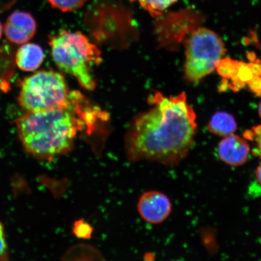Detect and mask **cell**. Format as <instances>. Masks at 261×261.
<instances>
[{
	"label": "cell",
	"mask_w": 261,
	"mask_h": 261,
	"mask_svg": "<svg viewBox=\"0 0 261 261\" xmlns=\"http://www.w3.org/2000/svg\"><path fill=\"white\" fill-rule=\"evenodd\" d=\"M151 107L137 116L126 133L125 146L129 161L177 165L188 154L197 130L196 115L182 93L149 97Z\"/></svg>",
	"instance_id": "obj_1"
},
{
	"label": "cell",
	"mask_w": 261,
	"mask_h": 261,
	"mask_svg": "<svg viewBox=\"0 0 261 261\" xmlns=\"http://www.w3.org/2000/svg\"><path fill=\"white\" fill-rule=\"evenodd\" d=\"M79 91H70L65 106L40 112H26L16 120L18 135L28 154L53 160L72 148L77 133H91L98 120L105 118Z\"/></svg>",
	"instance_id": "obj_2"
},
{
	"label": "cell",
	"mask_w": 261,
	"mask_h": 261,
	"mask_svg": "<svg viewBox=\"0 0 261 261\" xmlns=\"http://www.w3.org/2000/svg\"><path fill=\"white\" fill-rule=\"evenodd\" d=\"M51 55L61 71L73 76L89 90L96 87L93 68L102 61L96 45L80 32L62 31L50 39Z\"/></svg>",
	"instance_id": "obj_3"
},
{
	"label": "cell",
	"mask_w": 261,
	"mask_h": 261,
	"mask_svg": "<svg viewBox=\"0 0 261 261\" xmlns=\"http://www.w3.org/2000/svg\"><path fill=\"white\" fill-rule=\"evenodd\" d=\"M70 92L63 75L40 71L22 82L18 101L27 112H45L66 105Z\"/></svg>",
	"instance_id": "obj_4"
},
{
	"label": "cell",
	"mask_w": 261,
	"mask_h": 261,
	"mask_svg": "<svg viewBox=\"0 0 261 261\" xmlns=\"http://www.w3.org/2000/svg\"><path fill=\"white\" fill-rule=\"evenodd\" d=\"M226 48L221 38L208 29L198 28L192 33L187 43L185 76L191 82H197L217 68Z\"/></svg>",
	"instance_id": "obj_5"
},
{
	"label": "cell",
	"mask_w": 261,
	"mask_h": 261,
	"mask_svg": "<svg viewBox=\"0 0 261 261\" xmlns=\"http://www.w3.org/2000/svg\"><path fill=\"white\" fill-rule=\"evenodd\" d=\"M137 207L142 219L151 224L163 223L172 211L171 203L167 196L156 191L146 192L142 195Z\"/></svg>",
	"instance_id": "obj_6"
},
{
	"label": "cell",
	"mask_w": 261,
	"mask_h": 261,
	"mask_svg": "<svg viewBox=\"0 0 261 261\" xmlns=\"http://www.w3.org/2000/svg\"><path fill=\"white\" fill-rule=\"evenodd\" d=\"M37 29V22L30 13L16 11L8 16L5 33L6 38L12 43L23 44L34 37Z\"/></svg>",
	"instance_id": "obj_7"
},
{
	"label": "cell",
	"mask_w": 261,
	"mask_h": 261,
	"mask_svg": "<svg viewBox=\"0 0 261 261\" xmlns=\"http://www.w3.org/2000/svg\"><path fill=\"white\" fill-rule=\"evenodd\" d=\"M249 153L250 146L246 140L233 135L225 137L218 148V156L221 161L234 166L243 165Z\"/></svg>",
	"instance_id": "obj_8"
},
{
	"label": "cell",
	"mask_w": 261,
	"mask_h": 261,
	"mask_svg": "<svg viewBox=\"0 0 261 261\" xmlns=\"http://www.w3.org/2000/svg\"><path fill=\"white\" fill-rule=\"evenodd\" d=\"M44 60V53L38 45L25 43L18 49L16 55V65L22 70L34 71L41 66Z\"/></svg>",
	"instance_id": "obj_9"
},
{
	"label": "cell",
	"mask_w": 261,
	"mask_h": 261,
	"mask_svg": "<svg viewBox=\"0 0 261 261\" xmlns=\"http://www.w3.org/2000/svg\"><path fill=\"white\" fill-rule=\"evenodd\" d=\"M237 129L236 119L231 114L224 112L214 114L208 124V129L210 132L222 137L233 135Z\"/></svg>",
	"instance_id": "obj_10"
},
{
	"label": "cell",
	"mask_w": 261,
	"mask_h": 261,
	"mask_svg": "<svg viewBox=\"0 0 261 261\" xmlns=\"http://www.w3.org/2000/svg\"><path fill=\"white\" fill-rule=\"evenodd\" d=\"M64 259L101 260H103V257L96 247L87 244H79L71 247L65 253Z\"/></svg>",
	"instance_id": "obj_11"
},
{
	"label": "cell",
	"mask_w": 261,
	"mask_h": 261,
	"mask_svg": "<svg viewBox=\"0 0 261 261\" xmlns=\"http://www.w3.org/2000/svg\"><path fill=\"white\" fill-rule=\"evenodd\" d=\"M139 3L142 7L153 17H158L165 10L170 7L177 0H132Z\"/></svg>",
	"instance_id": "obj_12"
},
{
	"label": "cell",
	"mask_w": 261,
	"mask_h": 261,
	"mask_svg": "<svg viewBox=\"0 0 261 261\" xmlns=\"http://www.w3.org/2000/svg\"><path fill=\"white\" fill-rule=\"evenodd\" d=\"M52 8L64 12L76 11L83 7L88 0H45Z\"/></svg>",
	"instance_id": "obj_13"
},
{
	"label": "cell",
	"mask_w": 261,
	"mask_h": 261,
	"mask_svg": "<svg viewBox=\"0 0 261 261\" xmlns=\"http://www.w3.org/2000/svg\"><path fill=\"white\" fill-rule=\"evenodd\" d=\"M240 63L230 60H221L217 65L218 71L222 76L226 77H236Z\"/></svg>",
	"instance_id": "obj_14"
},
{
	"label": "cell",
	"mask_w": 261,
	"mask_h": 261,
	"mask_svg": "<svg viewBox=\"0 0 261 261\" xmlns=\"http://www.w3.org/2000/svg\"><path fill=\"white\" fill-rule=\"evenodd\" d=\"M73 232L81 239H89L93 233V228L83 220H77L74 223Z\"/></svg>",
	"instance_id": "obj_15"
},
{
	"label": "cell",
	"mask_w": 261,
	"mask_h": 261,
	"mask_svg": "<svg viewBox=\"0 0 261 261\" xmlns=\"http://www.w3.org/2000/svg\"><path fill=\"white\" fill-rule=\"evenodd\" d=\"M244 136L247 139L252 140L254 143V154L261 158V125L253 127L250 130H247Z\"/></svg>",
	"instance_id": "obj_16"
},
{
	"label": "cell",
	"mask_w": 261,
	"mask_h": 261,
	"mask_svg": "<svg viewBox=\"0 0 261 261\" xmlns=\"http://www.w3.org/2000/svg\"><path fill=\"white\" fill-rule=\"evenodd\" d=\"M8 246L6 242L5 227L0 222V260L8 259Z\"/></svg>",
	"instance_id": "obj_17"
},
{
	"label": "cell",
	"mask_w": 261,
	"mask_h": 261,
	"mask_svg": "<svg viewBox=\"0 0 261 261\" xmlns=\"http://www.w3.org/2000/svg\"><path fill=\"white\" fill-rule=\"evenodd\" d=\"M256 174L257 181L259 182V184L261 186V164L259 166V167L257 168Z\"/></svg>",
	"instance_id": "obj_18"
},
{
	"label": "cell",
	"mask_w": 261,
	"mask_h": 261,
	"mask_svg": "<svg viewBox=\"0 0 261 261\" xmlns=\"http://www.w3.org/2000/svg\"><path fill=\"white\" fill-rule=\"evenodd\" d=\"M3 33V26L1 21H0V39L2 38Z\"/></svg>",
	"instance_id": "obj_19"
},
{
	"label": "cell",
	"mask_w": 261,
	"mask_h": 261,
	"mask_svg": "<svg viewBox=\"0 0 261 261\" xmlns=\"http://www.w3.org/2000/svg\"><path fill=\"white\" fill-rule=\"evenodd\" d=\"M259 115L261 117V102L260 103L259 106Z\"/></svg>",
	"instance_id": "obj_20"
}]
</instances>
